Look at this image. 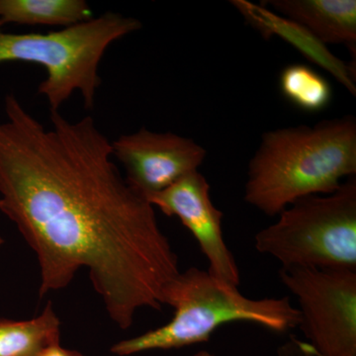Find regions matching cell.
Here are the masks:
<instances>
[{
    "label": "cell",
    "instance_id": "obj_1",
    "mask_svg": "<svg viewBox=\"0 0 356 356\" xmlns=\"http://www.w3.org/2000/svg\"><path fill=\"white\" fill-rule=\"evenodd\" d=\"M0 121V211L37 257L40 296L69 286L81 269L115 325L161 310L180 273L154 208L113 161L112 143L90 116L51 112V128L14 95Z\"/></svg>",
    "mask_w": 356,
    "mask_h": 356
},
{
    "label": "cell",
    "instance_id": "obj_2",
    "mask_svg": "<svg viewBox=\"0 0 356 356\" xmlns=\"http://www.w3.org/2000/svg\"><path fill=\"white\" fill-rule=\"evenodd\" d=\"M355 173L353 115L313 127L268 131L248 163L245 200L267 216H278L300 198L336 191L343 178Z\"/></svg>",
    "mask_w": 356,
    "mask_h": 356
},
{
    "label": "cell",
    "instance_id": "obj_3",
    "mask_svg": "<svg viewBox=\"0 0 356 356\" xmlns=\"http://www.w3.org/2000/svg\"><path fill=\"white\" fill-rule=\"evenodd\" d=\"M163 303L175 310L172 320L158 329L113 344L114 355L177 350L205 343L221 325L231 323H252L275 332L289 331L300 324L299 310L288 297L248 298L238 286L196 267L180 271L166 285Z\"/></svg>",
    "mask_w": 356,
    "mask_h": 356
},
{
    "label": "cell",
    "instance_id": "obj_4",
    "mask_svg": "<svg viewBox=\"0 0 356 356\" xmlns=\"http://www.w3.org/2000/svg\"><path fill=\"white\" fill-rule=\"evenodd\" d=\"M3 27L0 22V64L24 62L43 67L47 77L38 92L46 98L51 112H57L76 91L83 97L84 108H92L102 84L103 56L114 42L140 30L142 23L106 13L44 34H14Z\"/></svg>",
    "mask_w": 356,
    "mask_h": 356
},
{
    "label": "cell",
    "instance_id": "obj_5",
    "mask_svg": "<svg viewBox=\"0 0 356 356\" xmlns=\"http://www.w3.org/2000/svg\"><path fill=\"white\" fill-rule=\"evenodd\" d=\"M259 231L254 247L281 267L356 270V178L330 194L306 196Z\"/></svg>",
    "mask_w": 356,
    "mask_h": 356
},
{
    "label": "cell",
    "instance_id": "obj_6",
    "mask_svg": "<svg viewBox=\"0 0 356 356\" xmlns=\"http://www.w3.org/2000/svg\"><path fill=\"white\" fill-rule=\"evenodd\" d=\"M298 300L299 327L317 356H356V270L281 267Z\"/></svg>",
    "mask_w": 356,
    "mask_h": 356
},
{
    "label": "cell",
    "instance_id": "obj_7",
    "mask_svg": "<svg viewBox=\"0 0 356 356\" xmlns=\"http://www.w3.org/2000/svg\"><path fill=\"white\" fill-rule=\"evenodd\" d=\"M112 151L125 168L127 184L146 199L198 170L207 154L189 138L146 128L120 136L112 143Z\"/></svg>",
    "mask_w": 356,
    "mask_h": 356
},
{
    "label": "cell",
    "instance_id": "obj_8",
    "mask_svg": "<svg viewBox=\"0 0 356 356\" xmlns=\"http://www.w3.org/2000/svg\"><path fill=\"white\" fill-rule=\"evenodd\" d=\"M147 200L166 216L177 217L189 229L213 276L238 287L240 270L222 236V213L213 204L210 185L202 173H189Z\"/></svg>",
    "mask_w": 356,
    "mask_h": 356
},
{
    "label": "cell",
    "instance_id": "obj_9",
    "mask_svg": "<svg viewBox=\"0 0 356 356\" xmlns=\"http://www.w3.org/2000/svg\"><path fill=\"white\" fill-rule=\"evenodd\" d=\"M231 3L264 38L277 36L284 40L307 60L327 70L348 92L356 95L355 67L332 55L327 46L303 26L273 13L264 4L257 6L245 0H234Z\"/></svg>",
    "mask_w": 356,
    "mask_h": 356
},
{
    "label": "cell",
    "instance_id": "obj_10",
    "mask_svg": "<svg viewBox=\"0 0 356 356\" xmlns=\"http://www.w3.org/2000/svg\"><path fill=\"white\" fill-rule=\"evenodd\" d=\"M261 4L303 26L325 46L346 44L355 53V0H269Z\"/></svg>",
    "mask_w": 356,
    "mask_h": 356
},
{
    "label": "cell",
    "instance_id": "obj_11",
    "mask_svg": "<svg viewBox=\"0 0 356 356\" xmlns=\"http://www.w3.org/2000/svg\"><path fill=\"white\" fill-rule=\"evenodd\" d=\"M60 341V318L51 302L30 320L0 318V356H38Z\"/></svg>",
    "mask_w": 356,
    "mask_h": 356
},
{
    "label": "cell",
    "instance_id": "obj_12",
    "mask_svg": "<svg viewBox=\"0 0 356 356\" xmlns=\"http://www.w3.org/2000/svg\"><path fill=\"white\" fill-rule=\"evenodd\" d=\"M93 17L83 0H0V22L19 25L69 26Z\"/></svg>",
    "mask_w": 356,
    "mask_h": 356
},
{
    "label": "cell",
    "instance_id": "obj_13",
    "mask_svg": "<svg viewBox=\"0 0 356 356\" xmlns=\"http://www.w3.org/2000/svg\"><path fill=\"white\" fill-rule=\"evenodd\" d=\"M281 93L297 108L318 113L329 107L332 99L331 84L325 77L303 64L289 65L281 72Z\"/></svg>",
    "mask_w": 356,
    "mask_h": 356
},
{
    "label": "cell",
    "instance_id": "obj_14",
    "mask_svg": "<svg viewBox=\"0 0 356 356\" xmlns=\"http://www.w3.org/2000/svg\"><path fill=\"white\" fill-rule=\"evenodd\" d=\"M38 356H86L79 351L67 350L63 348L60 343L54 344L50 348L42 351Z\"/></svg>",
    "mask_w": 356,
    "mask_h": 356
},
{
    "label": "cell",
    "instance_id": "obj_15",
    "mask_svg": "<svg viewBox=\"0 0 356 356\" xmlns=\"http://www.w3.org/2000/svg\"><path fill=\"white\" fill-rule=\"evenodd\" d=\"M192 356H214L212 355V353H209V351L207 350H201L198 351L197 353H195V355Z\"/></svg>",
    "mask_w": 356,
    "mask_h": 356
},
{
    "label": "cell",
    "instance_id": "obj_16",
    "mask_svg": "<svg viewBox=\"0 0 356 356\" xmlns=\"http://www.w3.org/2000/svg\"><path fill=\"white\" fill-rule=\"evenodd\" d=\"M3 243H4L3 238H2L1 236H0V245H3Z\"/></svg>",
    "mask_w": 356,
    "mask_h": 356
}]
</instances>
